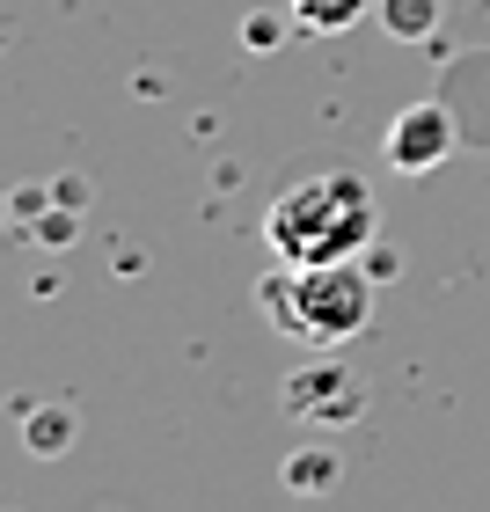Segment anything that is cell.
<instances>
[{
  "instance_id": "6da1fadb",
  "label": "cell",
  "mask_w": 490,
  "mask_h": 512,
  "mask_svg": "<svg viewBox=\"0 0 490 512\" xmlns=\"http://www.w3.org/2000/svg\"><path fill=\"white\" fill-rule=\"evenodd\" d=\"M381 235V213H373V191L344 169L300 176L271 198L264 213V249L278 264H344V256H366Z\"/></svg>"
},
{
  "instance_id": "7a4b0ae2",
  "label": "cell",
  "mask_w": 490,
  "mask_h": 512,
  "mask_svg": "<svg viewBox=\"0 0 490 512\" xmlns=\"http://www.w3.org/2000/svg\"><path fill=\"white\" fill-rule=\"evenodd\" d=\"M256 300H264L278 337H300L315 352L366 337L373 322V278L359 271V256H344V264H278L256 286Z\"/></svg>"
},
{
  "instance_id": "3957f363",
  "label": "cell",
  "mask_w": 490,
  "mask_h": 512,
  "mask_svg": "<svg viewBox=\"0 0 490 512\" xmlns=\"http://www.w3.org/2000/svg\"><path fill=\"white\" fill-rule=\"evenodd\" d=\"M454 147H461V125H454L447 103H410L403 118L388 125V169H403V176L439 169Z\"/></svg>"
},
{
  "instance_id": "277c9868",
  "label": "cell",
  "mask_w": 490,
  "mask_h": 512,
  "mask_svg": "<svg viewBox=\"0 0 490 512\" xmlns=\"http://www.w3.org/2000/svg\"><path fill=\"white\" fill-rule=\"evenodd\" d=\"M359 410H366V388L344 366H308L286 381V417H300V425H352Z\"/></svg>"
},
{
  "instance_id": "5b68a950",
  "label": "cell",
  "mask_w": 490,
  "mask_h": 512,
  "mask_svg": "<svg viewBox=\"0 0 490 512\" xmlns=\"http://www.w3.org/2000/svg\"><path fill=\"white\" fill-rule=\"evenodd\" d=\"M373 0H293V22L300 30H315V37H337V30H352V22H366Z\"/></svg>"
},
{
  "instance_id": "8992f818",
  "label": "cell",
  "mask_w": 490,
  "mask_h": 512,
  "mask_svg": "<svg viewBox=\"0 0 490 512\" xmlns=\"http://www.w3.org/2000/svg\"><path fill=\"white\" fill-rule=\"evenodd\" d=\"M322 483H337V454L315 447V454H293V461H286V491H308V498H315Z\"/></svg>"
},
{
  "instance_id": "52a82bcc",
  "label": "cell",
  "mask_w": 490,
  "mask_h": 512,
  "mask_svg": "<svg viewBox=\"0 0 490 512\" xmlns=\"http://www.w3.org/2000/svg\"><path fill=\"white\" fill-rule=\"evenodd\" d=\"M381 15H388L395 37H425L432 15H439V0H381Z\"/></svg>"
},
{
  "instance_id": "ba28073f",
  "label": "cell",
  "mask_w": 490,
  "mask_h": 512,
  "mask_svg": "<svg viewBox=\"0 0 490 512\" xmlns=\"http://www.w3.org/2000/svg\"><path fill=\"white\" fill-rule=\"evenodd\" d=\"M66 439H74V425H66V410H59V417H37V432H30V447H37V454H59V447H66Z\"/></svg>"
}]
</instances>
